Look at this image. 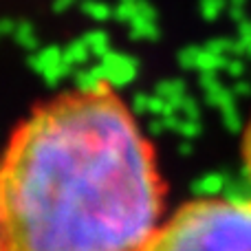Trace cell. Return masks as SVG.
Masks as SVG:
<instances>
[{"mask_svg": "<svg viewBox=\"0 0 251 251\" xmlns=\"http://www.w3.org/2000/svg\"><path fill=\"white\" fill-rule=\"evenodd\" d=\"M163 181L113 84L55 97L13 132L0 161L2 251H139Z\"/></svg>", "mask_w": 251, "mask_h": 251, "instance_id": "6da1fadb", "label": "cell"}, {"mask_svg": "<svg viewBox=\"0 0 251 251\" xmlns=\"http://www.w3.org/2000/svg\"><path fill=\"white\" fill-rule=\"evenodd\" d=\"M139 251H251V199L203 196L185 203Z\"/></svg>", "mask_w": 251, "mask_h": 251, "instance_id": "7a4b0ae2", "label": "cell"}, {"mask_svg": "<svg viewBox=\"0 0 251 251\" xmlns=\"http://www.w3.org/2000/svg\"><path fill=\"white\" fill-rule=\"evenodd\" d=\"M104 73H106V75H104L106 82H108V77H110L113 82L124 84V82H128V79L134 75V66H132V62H130L128 57H124V55H119V57H108V60H106Z\"/></svg>", "mask_w": 251, "mask_h": 251, "instance_id": "3957f363", "label": "cell"}, {"mask_svg": "<svg viewBox=\"0 0 251 251\" xmlns=\"http://www.w3.org/2000/svg\"><path fill=\"white\" fill-rule=\"evenodd\" d=\"M243 156H245V170H247L249 178H251V122L245 130V137H243Z\"/></svg>", "mask_w": 251, "mask_h": 251, "instance_id": "277c9868", "label": "cell"}, {"mask_svg": "<svg viewBox=\"0 0 251 251\" xmlns=\"http://www.w3.org/2000/svg\"><path fill=\"white\" fill-rule=\"evenodd\" d=\"M0 251H2V249H0Z\"/></svg>", "mask_w": 251, "mask_h": 251, "instance_id": "5b68a950", "label": "cell"}]
</instances>
